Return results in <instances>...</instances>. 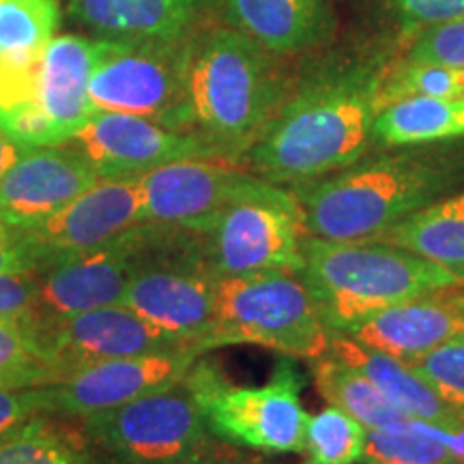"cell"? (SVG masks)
Here are the masks:
<instances>
[{
	"label": "cell",
	"mask_w": 464,
	"mask_h": 464,
	"mask_svg": "<svg viewBox=\"0 0 464 464\" xmlns=\"http://www.w3.org/2000/svg\"><path fill=\"white\" fill-rule=\"evenodd\" d=\"M22 149L24 147H20L15 140H11L7 133L0 130V181H3L5 172L9 170L11 164L20 158Z\"/></svg>",
	"instance_id": "cell-38"
},
{
	"label": "cell",
	"mask_w": 464,
	"mask_h": 464,
	"mask_svg": "<svg viewBox=\"0 0 464 464\" xmlns=\"http://www.w3.org/2000/svg\"><path fill=\"white\" fill-rule=\"evenodd\" d=\"M374 144L421 147L464 138V97H409L382 108L374 119Z\"/></svg>",
	"instance_id": "cell-24"
},
{
	"label": "cell",
	"mask_w": 464,
	"mask_h": 464,
	"mask_svg": "<svg viewBox=\"0 0 464 464\" xmlns=\"http://www.w3.org/2000/svg\"><path fill=\"white\" fill-rule=\"evenodd\" d=\"M0 464H95L82 440L44 413L0 437Z\"/></svg>",
	"instance_id": "cell-27"
},
{
	"label": "cell",
	"mask_w": 464,
	"mask_h": 464,
	"mask_svg": "<svg viewBox=\"0 0 464 464\" xmlns=\"http://www.w3.org/2000/svg\"><path fill=\"white\" fill-rule=\"evenodd\" d=\"M185 52L188 37L110 42L91 78L92 106L183 131Z\"/></svg>",
	"instance_id": "cell-11"
},
{
	"label": "cell",
	"mask_w": 464,
	"mask_h": 464,
	"mask_svg": "<svg viewBox=\"0 0 464 464\" xmlns=\"http://www.w3.org/2000/svg\"><path fill=\"white\" fill-rule=\"evenodd\" d=\"M365 440L368 428L344 411L327 406L307 420L304 454L307 464H357L363 460Z\"/></svg>",
	"instance_id": "cell-29"
},
{
	"label": "cell",
	"mask_w": 464,
	"mask_h": 464,
	"mask_svg": "<svg viewBox=\"0 0 464 464\" xmlns=\"http://www.w3.org/2000/svg\"><path fill=\"white\" fill-rule=\"evenodd\" d=\"M329 353L368 376L382 396L404 411L411 420L437 423V426L464 420V411H458L440 400L439 393L404 359L374 351L344 334L332 335Z\"/></svg>",
	"instance_id": "cell-22"
},
{
	"label": "cell",
	"mask_w": 464,
	"mask_h": 464,
	"mask_svg": "<svg viewBox=\"0 0 464 464\" xmlns=\"http://www.w3.org/2000/svg\"><path fill=\"white\" fill-rule=\"evenodd\" d=\"M404 362L439 393L440 400L464 411V335Z\"/></svg>",
	"instance_id": "cell-32"
},
{
	"label": "cell",
	"mask_w": 464,
	"mask_h": 464,
	"mask_svg": "<svg viewBox=\"0 0 464 464\" xmlns=\"http://www.w3.org/2000/svg\"><path fill=\"white\" fill-rule=\"evenodd\" d=\"M357 241L409 249L464 280V191L445 196L392 228Z\"/></svg>",
	"instance_id": "cell-23"
},
{
	"label": "cell",
	"mask_w": 464,
	"mask_h": 464,
	"mask_svg": "<svg viewBox=\"0 0 464 464\" xmlns=\"http://www.w3.org/2000/svg\"><path fill=\"white\" fill-rule=\"evenodd\" d=\"M381 3L393 24L411 37L464 15V0H381Z\"/></svg>",
	"instance_id": "cell-34"
},
{
	"label": "cell",
	"mask_w": 464,
	"mask_h": 464,
	"mask_svg": "<svg viewBox=\"0 0 464 464\" xmlns=\"http://www.w3.org/2000/svg\"><path fill=\"white\" fill-rule=\"evenodd\" d=\"M86 439L112 464H172L208 445V430L185 379L82 420Z\"/></svg>",
	"instance_id": "cell-10"
},
{
	"label": "cell",
	"mask_w": 464,
	"mask_h": 464,
	"mask_svg": "<svg viewBox=\"0 0 464 464\" xmlns=\"http://www.w3.org/2000/svg\"><path fill=\"white\" fill-rule=\"evenodd\" d=\"M398 359H411L464 335V284L434 290L353 324L344 334Z\"/></svg>",
	"instance_id": "cell-19"
},
{
	"label": "cell",
	"mask_w": 464,
	"mask_h": 464,
	"mask_svg": "<svg viewBox=\"0 0 464 464\" xmlns=\"http://www.w3.org/2000/svg\"><path fill=\"white\" fill-rule=\"evenodd\" d=\"M208 0H67V15L97 39H181L200 24Z\"/></svg>",
	"instance_id": "cell-21"
},
{
	"label": "cell",
	"mask_w": 464,
	"mask_h": 464,
	"mask_svg": "<svg viewBox=\"0 0 464 464\" xmlns=\"http://www.w3.org/2000/svg\"><path fill=\"white\" fill-rule=\"evenodd\" d=\"M67 147L78 150L100 179L140 177L181 160H222L191 133L121 112H95Z\"/></svg>",
	"instance_id": "cell-16"
},
{
	"label": "cell",
	"mask_w": 464,
	"mask_h": 464,
	"mask_svg": "<svg viewBox=\"0 0 464 464\" xmlns=\"http://www.w3.org/2000/svg\"><path fill=\"white\" fill-rule=\"evenodd\" d=\"M312 379L321 396L335 409L344 411L368 430L402 426L411 420L404 411L392 404L368 376L342 359L327 355L312 359Z\"/></svg>",
	"instance_id": "cell-25"
},
{
	"label": "cell",
	"mask_w": 464,
	"mask_h": 464,
	"mask_svg": "<svg viewBox=\"0 0 464 464\" xmlns=\"http://www.w3.org/2000/svg\"><path fill=\"white\" fill-rule=\"evenodd\" d=\"M61 22L58 0H0V75L37 65Z\"/></svg>",
	"instance_id": "cell-26"
},
{
	"label": "cell",
	"mask_w": 464,
	"mask_h": 464,
	"mask_svg": "<svg viewBox=\"0 0 464 464\" xmlns=\"http://www.w3.org/2000/svg\"><path fill=\"white\" fill-rule=\"evenodd\" d=\"M226 26L271 54L288 58L321 48L332 39V0H218Z\"/></svg>",
	"instance_id": "cell-20"
},
{
	"label": "cell",
	"mask_w": 464,
	"mask_h": 464,
	"mask_svg": "<svg viewBox=\"0 0 464 464\" xmlns=\"http://www.w3.org/2000/svg\"><path fill=\"white\" fill-rule=\"evenodd\" d=\"M142 222L138 177L100 179L56 216L31 228H14L33 269L78 256Z\"/></svg>",
	"instance_id": "cell-15"
},
{
	"label": "cell",
	"mask_w": 464,
	"mask_h": 464,
	"mask_svg": "<svg viewBox=\"0 0 464 464\" xmlns=\"http://www.w3.org/2000/svg\"><path fill=\"white\" fill-rule=\"evenodd\" d=\"M97 181L95 168L67 144L22 149L0 181V222L11 228L42 224Z\"/></svg>",
	"instance_id": "cell-18"
},
{
	"label": "cell",
	"mask_w": 464,
	"mask_h": 464,
	"mask_svg": "<svg viewBox=\"0 0 464 464\" xmlns=\"http://www.w3.org/2000/svg\"><path fill=\"white\" fill-rule=\"evenodd\" d=\"M149 235L150 224L140 222L100 247L34 271L37 299L31 321L48 327L82 312L123 304Z\"/></svg>",
	"instance_id": "cell-12"
},
{
	"label": "cell",
	"mask_w": 464,
	"mask_h": 464,
	"mask_svg": "<svg viewBox=\"0 0 464 464\" xmlns=\"http://www.w3.org/2000/svg\"><path fill=\"white\" fill-rule=\"evenodd\" d=\"M37 299V277L31 274H0V318H31Z\"/></svg>",
	"instance_id": "cell-36"
},
{
	"label": "cell",
	"mask_w": 464,
	"mask_h": 464,
	"mask_svg": "<svg viewBox=\"0 0 464 464\" xmlns=\"http://www.w3.org/2000/svg\"><path fill=\"white\" fill-rule=\"evenodd\" d=\"M363 464H458L443 443L423 432L415 420L402 426L368 430Z\"/></svg>",
	"instance_id": "cell-31"
},
{
	"label": "cell",
	"mask_w": 464,
	"mask_h": 464,
	"mask_svg": "<svg viewBox=\"0 0 464 464\" xmlns=\"http://www.w3.org/2000/svg\"><path fill=\"white\" fill-rule=\"evenodd\" d=\"M33 263L15 230L0 222V274H31Z\"/></svg>",
	"instance_id": "cell-37"
},
{
	"label": "cell",
	"mask_w": 464,
	"mask_h": 464,
	"mask_svg": "<svg viewBox=\"0 0 464 464\" xmlns=\"http://www.w3.org/2000/svg\"><path fill=\"white\" fill-rule=\"evenodd\" d=\"M402 58L411 63L464 69V15L417 34Z\"/></svg>",
	"instance_id": "cell-33"
},
{
	"label": "cell",
	"mask_w": 464,
	"mask_h": 464,
	"mask_svg": "<svg viewBox=\"0 0 464 464\" xmlns=\"http://www.w3.org/2000/svg\"><path fill=\"white\" fill-rule=\"evenodd\" d=\"M52 385L44 342L31 318H0V387Z\"/></svg>",
	"instance_id": "cell-28"
},
{
	"label": "cell",
	"mask_w": 464,
	"mask_h": 464,
	"mask_svg": "<svg viewBox=\"0 0 464 464\" xmlns=\"http://www.w3.org/2000/svg\"><path fill=\"white\" fill-rule=\"evenodd\" d=\"M42 413L39 387H0V437Z\"/></svg>",
	"instance_id": "cell-35"
},
{
	"label": "cell",
	"mask_w": 464,
	"mask_h": 464,
	"mask_svg": "<svg viewBox=\"0 0 464 464\" xmlns=\"http://www.w3.org/2000/svg\"><path fill=\"white\" fill-rule=\"evenodd\" d=\"M295 78L284 58L226 24H198L185 52L183 131L218 158L243 161L286 100Z\"/></svg>",
	"instance_id": "cell-2"
},
{
	"label": "cell",
	"mask_w": 464,
	"mask_h": 464,
	"mask_svg": "<svg viewBox=\"0 0 464 464\" xmlns=\"http://www.w3.org/2000/svg\"><path fill=\"white\" fill-rule=\"evenodd\" d=\"M409 97H464V69L434 63H387L379 86V112Z\"/></svg>",
	"instance_id": "cell-30"
},
{
	"label": "cell",
	"mask_w": 464,
	"mask_h": 464,
	"mask_svg": "<svg viewBox=\"0 0 464 464\" xmlns=\"http://www.w3.org/2000/svg\"><path fill=\"white\" fill-rule=\"evenodd\" d=\"M256 179L230 160H181L138 177L142 222L198 232Z\"/></svg>",
	"instance_id": "cell-17"
},
{
	"label": "cell",
	"mask_w": 464,
	"mask_h": 464,
	"mask_svg": "<svg viewBox=\"0 0 464 464\" xmlns=\"http://www.w3.org/2000/svg\"><path fill=\"white\" fill-rule=\"evenodd\" d=\"M202 355L205 353L198 346H181L89 365L52 385L39 387L44 413L80 421L106 413L138 398L170 390L188 376Z\"/></svg>",
	"instance_id": "cell-13"
},
{
	"label": "cell",
	"mask_w": 464,
	"mask_h": 464,
	"mask_svg": "<svg viewBox=\"0 0 464 464\" xmlns=\"http://www.w3.org/2000/svg\"><path fill=\"white\" fill-rule=\"evenodd\" d=\"M39 334L52 382L102 362L196 346L149 323L125 304L82 312L48 327H39Z\"/></svg>",
	"instance_id": "cell-14"
},
{
	"label": "cell",
	"mask_w": 464,
	"mask_h": 464,
	"mask_svg": "<svg viewBox=\"0 0 464 464\" xmlns=\"http://www.w3.org/2000/svg\"><path fill=\"white\" fill-rule=\"evenodd\" d=\"M464 185V158L443 150H396L295 185L305 232L357 241L392 228Z\"/></svg>",
	"instance_id": "cell-3"
},
{
	"label": "cell",
	"mask_w": 464,
	"mask_h": 464,
	"mask_svg": "<svg viewBox=\"0 0 464 464\" xmlns=\"http://www.w3.org/2000/svg\"><path fill=\"white\" fill-rule=\"evenodd\" d=\"M374 464H400V462H374Z\"/></svg>",
	"instance_id": "cell-40"
},
{
	"label": "cell",
	"mask_w": 464,
	"mask_h": 464,
	"mask_svg": "<svg viewBox=\"0 0 464 464\" xmlns=\"http://www.w3.org/2000/svg\"><path fill=\"white\" fill-rule=\"evenodd\" d=\"M207 263L218 277L304 266V226L293 189L256 177L198 230Z\"/></svg>",
	"instance_id": "cell-9"
},
{
	"label": "cell",
	"mask_w": 464,
	"mask_h": 464,
	"mask_svg": "<svg viewBox=\"0 0 464 464\" xmlns=\"http://www.w3.org/2000/svg\"><path fill=\"white\" fill-rule=\"evenodd\" d=\"M172 464H247V462H241V460H237V458H230V456L213 454V451H208V445H207V448L196 451V454L185 456V458H181V460H177Z\"/></svg>",
	"instance_id": "cell-39"
},
{
	"label": "cell",
	"mask_w": 464,
	"mask_h": 464,
	"mask_svg": "<svg viewBox=\"0 0 464 464\" xmlns=\"http://www.w3.org/2000/svg\"><path fill=\"white\" fill-rule=\"evenodd\" d=\"M304 266L297 274L332 335L387 307L464 280L409 249L370 241H329L304 237Z\"/></svg>",
	"instance_id": "cell-4"
},
{
	"label": "cell",
	"mask_w": 464,
	"mask_h": 464,
	"mask_svg": "<svg viewBox=\"0 0 464 464\" xmlns=\"http://www.w3.org/2000/svg\"><path fill=\"white\" fill-rule=\"evenodd\" d=\"M387 61H335L295 78L286 100L241 164L295 188L355 164L374 147L379 86Z\"/></svg>",
	"instance_id": "cell-1"
},
{
	"label": "cell",
	"mask_w": 464,
	"mask_h": 464,
	"mask_svg": "<svg viewBox=\"0 0 464 464\" xmlns=\"http://www.w3.org/2000/svg\"><path fill=\"white\" fill-rule=\"evenodd\" d=\"M108 45L56 34L37 65L0 75V130L24 149L67 144L97 112L89 86Z\"/></svg>",
	"instance_id": "cell-5"
},
{
	"label": "cell",
	"mask_w": 464,
	"mask_h": 464,
	"mask_svg": "<svg viewBox=\"0 0 464 464\" xmlns=\"http://www.w3.org/2000/svg\"><path fill=\"white\" fill-rule=\"evenodd\" d=\"M232 344L271 348L290 359H318L332 346L310 290L295 274L254 271L218 277L216 324L205 351Z\"/></svg>",
	"instance_id": "cell-6"
},
{
	"label": "cell",
	"mask_w": 464,
	"mask_h": 464,
	"mask_svg": "<svg viewBox=\"0 0 464 464\" xmlns=\"http://www.w3.org/2000/svg\"><path fill=\"white\" fill-rule=\"evenodd\" d=\"M216 286L218 276L207 263L198 232L150 224L123 304L207 353L205 342L216 324Z\"/></svg>",
	"instance_id": "cell-8"
},
{
	"label": "cell",
	"mask_w": 464,
	"mask_h": 464,
	"mask_svg": "<svg viewBox=\"0 0 464 464\" xmlns=\"http://www.w3.org/2000/svg\"><path fill=\"white\" fill-rule=\"evenodd\" d=\"M211 434L266 454H304L310 413L301 404L304 376L290 357L260 387L232 385L218 363L198 359L185 376Z\"/></svg>",
	"instance_id": "cell-7"
}]
</instances>
